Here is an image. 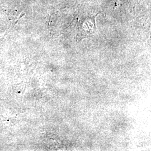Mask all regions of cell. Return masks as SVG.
<instances>
[{
    "instance_id": "6da1fadb",
    "label": "cell",
    "mask_w": 151,
    "mask_h": 151,
    "mask_svg": "<svg viewBox=\"0 0 151 151\" xmlns=\"http://www.w3.org/2000/svg\"><path fill=\"white\" fill-rule=\"evenodd\" d=\"M95 17H89L79 22L77 25V41L88 38L93 34L96 30Z\"/></svg>"
}]
</instances>
